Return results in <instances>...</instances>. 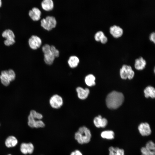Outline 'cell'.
I'll return each instance as SVG.
<instances>
[{"label":"cell","mask_w":155,"mask_h":155,"mask_svg":"<svg viewBox=\"0 0 155 155\" xmlns=\"http://www.w3.org/2000/svg\"><path fill=\"white\" fill-rule=\"evenodd\" d=\"M2 36L5 39L4 42L6 46H9L13 45L15 43V35L11 30L7 29L5 30L2 33Z\"/></svg>","instance_id":"obj_6"},{"label":"cell","mask_w":155,"mask_h":155,"mask_svg":"<svg viewBox=\"0 0 155 155\" xmlns=\"http://www.w3.org/2000/svg\"><path fill=\"white\" fill-rule=\"evenodd\" d=\"M49 103L50 106L53 108L59 109L63 104V99L60 95L58 94H55L50 98Z\"/></svg>","instance_id":"obj_7"},{"label":"cell","mask_w":155,"mask_h":155,"mask_svg":"<svg viewBox=\"0 0 155 155\" xmlns=\"http://www.w3.org/2000/svg\"><path fill=\"white\" fill-rule=\"evenodd\" d=\"M57 22L53 16H48L42 19L40 21L41 26L45 30L49 31L55 28Z\"/></svg>","instance_id":"obj_3"},{"label":"cell","mask_w":155,"mask_h":155,"mask_svg":"<svg viewBox=\"0 0 155 155\" xmlns=\"http://www.w3.org/2000/svg\"></svg>","instance_id":"obj_36"},{"label":"cell","mask_w":155,"mask_h":155,"mask_svg":"<svg viewBox=\"0 0 155 155\" xmlns=\"http://www.w3.org/2000/svg\"><path fill=\"white\" fill-rule=\"evenodd\" d=\"M114 133L111 130L105 131H102L101 134V137L104 139L112 140L114 138Z\"/></svg>","instance_id":"obj_22"},{"label":"cell","mask_w":155,"mask_h":155,"mask_svg":"<svg viewBox=\"0 0 155 155\" xmlns=\"http://www.w3.org/2000/svg\"><path fill=\"white\" fill-rule=\"evenodd\" d=\"M2 5V2L1 0H0V7H1Z\"/></svg>","instance_id":"obj_34"},{"label":"cell","mask_w":155,"mask_h":155,"mask_svg":"<svg viewBox=\"0 0 155 155\" xmlns=\"http://www.w3.org/2000/svg\"><path fill=\"white\" fill-rule=\"evenodd\" d=\"M96 78L92 74L87 75L84 79V81L86 84L88 86L91 87L94 86L95 84Z\"/></svg>","instance_id":"obj_19"},{"label":"cell","mask_w":155,"mask_h":155,"mask_svg":"<svg viewBox=\"0 0 155 155\" xmlns=\"http://www.w3.org/2000/svg\"><path fill=\"white\" fill-rule=\"evenodd\" d=\"M104 35V33L102 31L97 32L94 35L95 40L97 42L100 41Z\"/></svg>","instance_id":"obj_24"},{"label":"cell","mask_w":155,"mask_h":155,"mask_svg":"<svg viewBox=\"0 0 155 155\" xmlns=\"http://www.w3.org/2000/svg\"><path fill=\"white\" fill-rule=\"evenodd\" d=\"M28 124L29 126L32 128L34 127L36 122L35 119L30 115L28 116Z\"/></svg>","instance_id":"obj_26"},{"label":"cell","mask_w":155,"mask_h":155,"mask_svg":"<svg viewBox=\"0 0 155 155\" xmlns=\"http://www.w3.org/2000/svg\"><path fill=\"white\" fill-rule=\"evenodd\" d=\"M93 123L97 127L104 128L107 125L108 122L106 118H102L100 115H99L94 118Z\"/></svg>","instance_id":"obj_13"},{"label":"cell","mask_w":155,"mask_h":155,"mask_svg":"<svg viewBox=\"0 0 155 155\" xmlns=\"http://www.w3.org/2000/svg\"><path fill=\"white\" fill-rule=\"evenodd\" d=\"M37 113V112L35 110H32L30 112V115L33 117L34 119H35V116Z\"/></svg>","instance_id":"obj_33"},{"label":"cell","mask_w":155,"mask_h":155,"mask_svg":"<svg viewBox=\"0 0 155 155\" xmlns=\"http://www.w3.org/2000/svg\"><path fill=\"white\" fill-rule=\"evenodd\" d=\"M41 15L40 11L36 7L33 8L29 12V15L30 18L35 21H38L40 19Z\"/></svg>","instance_id":"obj_14"},{"label":"cell","mask_w":155,"mask_h":155,"mask_svg":"<svg viewBox=\"0 0 155 155\" xmlns=\"http://www.w3.org/2000/svg\"><path fill=\"white\" fill-rule=\"evenodd\" d=\"M144 92L145 97L146 98L150 97L154 98L155 96V90L154 88L149 86L146 87L144 89Z\"/></svg>","instance_id":"obj_20"},{"label":"cell","mask_w":155,"mask_h":155,"mask_svg":"<svg viewBox=\"0 0 155 155\" xmlns=\"http://www.w3.org/2000/svg\"><path fill=\"white\" fill-rule=\"evenodd\" d=\"M67 62L69 67L71 68H74L77 67L79 63L80 60L77 56L72 55L69 57Z\"/></svg>","instance_id":"obj_17"},{"label":"cell","mask_w":155,"mask_h":155,"mask_svg":"<svg viewBox=\"0 0 155 155\" xmlns=\"http://www.w3.org/2000/svg\"><path fill=\"white\" fill-rule=\"evenodd\" d=\"M33 145L31 143H23L21 144L20 146V150L24 154H31L34 150Z\"/></svg>","instance_id":"obj_11"},{"label":"cell","mask_w":155,"mask_h":155,"mask_svg":"<svg viewBox=\"0 0 155 155\" xmlns=\"http://www.w3.org/2000/svg\"><path fill=\"white\" fill-rule=\"evenodd\" d=\"M28 42L29 46L31 49L36 50L40 47L42 41L39 37L33 35L29 38Z\"/></svg>","instance_id":"obj_8"},{"label":"cell","mask_w":155,"mask_h":155,"mask_svg":"<svg viewBox=\"0 0 155 155\" xmlns=\"http://www.w3.org/2000/svg\"><path fill=\"white\" fill-rule=\"evenodd\" d=\"M42 8L47 11H51L54 7V3L52 0H43L41 3Z\"/></svg>","instance_id":"obj_18"},{"label":"cell","mask_w":155,"mask_h":155,"mask_svg":"<svg viewBox=\"0 0 155 155\" xmlns=\"http://www.w3.org/2000/svg\"><path fill=\"white\" fill-rule=\"evenodd\" d=\"M42 49L44 53V60L45 63L47 65H51L55 58L51 52V46L46 44L42 46Z\"/></svg>","instance_id":"obj_4"},{"label":"cell","mask_w":155,"mask_h":155,"mask_svg":"<svg viewBox=\"0 0 155 155\" xmlns=\"http://www.w3.org/2000/svg\"><path fill=\"white\" fill-rule=\"evenodd\" d=\"M109 155H124V151L123 149L118 147L111 146L109 148Z\"/></svg>","instance_id":"obj_21"},{"label":"cell","mask_w":155,"mask_h":155,"mask_svg":"<svg viewBox=\"0 0 155 155\" xmlns=\"http://www.w3.org/2000/svg\"><path fill=\"white\" fill-rule=\"evenodd\" d=\"M51 49L52 54L55 58L58 57H59V52L54 46L53 45H51Z\"/></svg>","instance_id":"obj_25"},{"label":"cell","mask_w":155,"mask_h":155,"mask_svg":"<svg viewBox=\"0 0 155 155\" xmlns=\"http://www.w3.org/2000/svg\"><path fill=\"white\" fill-rule=\"evenodd\" d=\"M70 155H83L81 152L78 150H76L72 152Z\"/></svg>","instance_id":"obj_30"},{"label":"cell","mask_w":155,"mask_h":155,"mask_svg":"<svg viewBox=\"0 0 155 155\" xmlns=\"http://www.w3.org/2000/svg\"><path fill=\"white\" fill-rule=\"evenodd\" d=\"M149 39L150 41L153 42L154 43L155 42V33L153 32L151 33Z\"/></svg>","instance_id":"obj_29"},{"label":"cell","mask_w":155,"mask_h":155,"mask_svg":"<svg viewBox=\"0 0 155 155\" xmlns=\"http://www.w3.org/2000/svg\"><path fill=\"white\" fill-rule=\"evenodd\" d=\"M110 34L114 37L118 38L121 36L123 34V30L120 27L114 25L111 26L109 29Z\"/></svg>","instance_id":"obj_12"},{"label":"cell","mask_w":155,"mask_h":155,"mask_svg":"<svg viewBox=\"0 0 155 155\" xmlns=\"http://www.w3.org/2000/svg\"><path fill=\"white\" fill-rule=\"evenodd\" d=\"M91 137L90 130L86 127L83 126L79 128L75 134V138L80 144H83L89 142Z\"/></svg>","instance_id":"obj_2"},{"label":"cell","mask_w":155,"mask_h":155,"mask_svg":"<svg viewBox=\"0 0 155 155\" xmlns=\"http://www.w3.org/2000/svg\"><path fill=\"white\" fill-rule=\"evenodd\" d=\"M108 41L107 38L104 35L100 40V42L103 44H104L107 42Z\"/></svg>","instance_id":"obj_32"},{"label":"cell","mask_w":155,"mask_h":155,"mask_svg":"<svg viewBox=\"0 0 155 155\" xmlns=\"http://www.w3.org/2000/svg\"><path fill=\"white\" fill-rule=\"evenodd\" d=\"M121 78L123 79H131L134 75V72L130 65H123L120 71Z\"/></svg>","instance_id":"obj_5"},{"label":"cell","mask_w":155,"mask_h":155,"mask_svg":"<svg viewBox=\"0 0 155 155\" xmlns=\"http://www.w3.org/2000/svg\"><path fill=\"white\" fill-rule=\"evenodd\" d=\"M138 129L140 134L143 136H148L151 134V129L149 125L147 123H141Z\"/></svg>","instance_id":"obj_10"},{"label":"cell","mask_w":155,"mask_h":155,"mask_svg":"<svg viewBox=\"0 0 155 155\" xmlns=\"http://www.w3.org/2000/svg\"><path fill=\"white\" fill-rule=\"evenodd\" d=\"M124 100V96L122 93L113 91L110 93L106 97V104L110 109H116L121 105Z\"/></svg>","instance_id":"obj_1"},{"label":"cell","mask_w":155,"mask_h":155,"mask_svg":"<svg viewBox=\"0 0 155 155\" xmlns=\"http://www.w3.org/2000/svg\"><path fill=\"white\" fill-rule=\"evenodd\" d=\"M0 78L2 83L4 85L7 86L9 85L10 81L8 79L1 75Z\"/></svg>","instance_id":"obj_28"},{"label":"cell","mask_w":155,"mask_h":155,"mask_svg":"<svg viewBox=\"0 0 155 155\" xmlns=\"http://www.w3.org/2000/svg\"><path fill=\"white\" fill-rule=\"evenodd\" d=\"M78 98L81 100L86 99L90 93V90L88 88H84L78 86L76 88Z\"/></svg>","instance_id":"obj_9"},{"label":"cell","mask_w":155,"mask_h":155,"mask_svg":"<svg viewBox=\"0 0 155 155\" xmlns=\"http://www.w3.org/2000/svg\"><path fill=\"white\" fill-rule=\"evenodd\" d=\"M18 143L17 139L14 136L8 137L5 142V146L7 148H12L16 146Z\"/></svg>","instance_id":"obj_16"},{"label":"cell","mask_w":155,"mask_h":155,"mask_svg":"<svg viewBox=\"0 0 155 155\" xmlns=\"http://www.w3.org/2000/svg\"><path fill=\"white\" fill-rule=\"evenodd\" d=\"M43 118L42 115L40 113L37 112L35 117V119H36L38 120H41Z\"/></svg>","instance_id":"obj_31"},{"label":"cell","mask_w":155,"mask_h":155,"mask_svg":"<svg viewBox=\"0 0 155 155\" xmlns=\"http://www.w3.org/2000/svg\"><path fill=\"white\" fill-rule=\"evenodd\" d=\"M44 122L41 120L36 121L34 127L36 128H42L45 126Z\"/></svg>","instance_id":"obj_27"},{"label":"cell","mask_w":155,"mask_h":155,"mask_svg":"<svg viewBox=\"0 0 155 155\" xmlns=\"http://www.w3.org/2000/svg\"><path fill=\"white\" fill-rule=\"evenodd\" d=\"M142 155H155V152L146 148L145 147H142L141 149Z\"/></svg>","instance_id":"obj_23"},{"label":"cell","mask_w":155,"mask_h":155,"mask_svg":"<svg viewBox=\"0 0 155 155\" xmlns=\"http://www.w3.org/2000/svg\"><path fill=\"white\" fill-rule=\"evenodd\" d=\"M146 64V61L142 57L137 59L135 61L134 66L138 70H142L145 67Z\"/></svg>","instance_id":"obj_15"},{"label":"cell","mask_w":155,"mask_h":155,"mask_svg":"<svg viewBox=\"0 0 155 155\" xmlns=\"http://www.w3.org/2000/svg\"><path fill=\"white\" fill-rule=\"evenodd\" d=\"M8 155H11V154H8Z\"/></svg>","instance_id":"obj_35"}]
</instances>
